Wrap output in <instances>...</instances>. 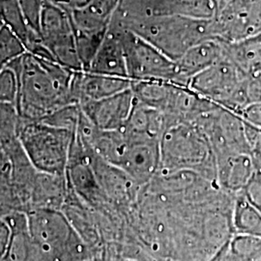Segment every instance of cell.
<instances>
[{
    "label": "cell",
    "mask_w": 261,
    "mask_h": 261,
    "mask_svg": "<svg viewBox=\"0 0 261 261\" xmlns=\"http://www.w3.org/2000/svg\"><path fill=\"white\" fill-rule=\"evenodd\" d=\"M7 66L18 79L16 107L21 119L40 121L63 107L76 105L71 94L74 71L28 53Z\"/></svg>",
    "instance_id": "6da1fadb"
},
{
    "label": "cell",
    "mask_w": 261,
    "mask_h": 261,
    "mask_svg": "<svg viewBox=\"0 0 261 261\" xmlns=\"http://www.w3.org/2000/svg\"><path fill=\"white\" fill-rule=\"evenodd\" d=\"M110 25L135 33L175 62L191 47L216 39L212 19L179 15L121 19L113 15Z\"/></svg>",
    "instance_id": "7a4b0ae2"
},
{
    "label": "cell",
    "mask_w": 261,
    "mask_h": 261,
    "mask_svg": "<svg viewBox=\"0 0 261 261\" xmlns=\"http://www.w3.org/2000/svg\"><path fill=\"white\" fill-rule=\"evenodd\" d=\"M160 155L159 172L190 170L216 183L214 153L195 125L178 123L168 127L160 140Z\"/></svg>",
    "instance_id": "3957f363"
},
{
    "label": "cell",
    "mask_w": 261,
    "mask_h": 261,
    "mask_svg": "<svg viewBox=\"0 0 261 261\" xmlns=\"http://www.w3.org/2000/svg\"><path fill=\"white\" fill-rule=\"evenodd\" d=\"M75 132L56 128L41 121L20 118L18 138L38 172L67 175L70 151Z\"/></svg>",
    "instance_id": "277c9868"
},
{
    "label": "cell",
    "mask_w": 261,
    "mask_h": 261,
    "mask_svg": "<svg viewBox=\"0 0 261 261\" xmlns=\"http://www.w3.org/2000/svg\"><path fill=\"white\" fill-rule=\"evenodd\" d=\"M247 76L227 56L195 75L188 87L199 96L238 115L249 107Z\"/></svg>",
    "instance_id": "5b68a950"
},
{
    "label": "cell",
    "mask_w": 261,
    "mask_h": 261,
    "mask_svg": "<svg viewBox=\"0 0 261 261\" xmlns=\"http://www.w3.org/2000/svg\"><path fill=\"white\" fill-rule=\"evenodd\" d=\"M109 28L121 41L132 82H166L187 86L175 61L130 31L112 25Z\"/></svg>",
    "instance_id": "8992f818"
},
{
    "label": "cell",
    "mask_w": 261,
    "mask_h": 261,
    "mask_svg": "<svg viewBox=\"0 0 261 261\" xmlns=\"http://www.w3.org/2000/svg\"><path fill=\"white\" fill-rule=\"evenodd\" d=\"M39 33L55 62L74 72L84 71L76 50L74 28L65 7L45 0Z\"/></svg>",
    "instance_id": "52a82bcc"
},
{
    "label": "cell",
    "mask_w": 261,
    "mask_h": 261,
    "mask_svg": "<svg viewBox=\"0 0 261 261\" xmlns=\"http://www.w3.org/2000/svg\"><path fill=\"white\" fill-rule=\"evenodd\" d=\"M215 37L231 44L261 34V0H224L212 18Z\"/></svg>",
    "instance_id": "ba28073f"
},
{
    "label": "cell",
    "mask_w": 261,
    "mask_h": 261,
    "mask_svg": "<svg viewBox=\"0 0 261 261\" xmlns=\"http://www.w3.org/2000/svg\"><path fill=\"white\" fill-rule=\"evenodd\" d=\"M193 125L205 136L215 159L232 153H251L244 120L234 112L219 106L203 114Z\"/></svg>",
    "instance_id": "9c48e42d"
},
{
    "label": "cell",
    "mask_w": 261,
    "mask_h": 261,
    "mask_svg": "<svg viewBox=\"0 0 261 261\" xmlns=\"http://www.w3.org/2000/svg\"><path fill=\"white\" fill-rule=\"evenodd\" d=\"M215 11L213 0H120L114 16L134 19L179 15L212 19Z\"/></svg>",
    "instance_id": "30bf717a"
},
{
    "label": "cell",
    "mask_w": 261,
    "mask_h": 261,
    "mask_svg": "<svg viewBox=\"0 0 261 261\" xmlns=\"http://www.w3.org/2000/svg\"><path fill=\"white\" fill-rule=\"evenodd\" d=\"M89 153L95 175L105 196L127 216L137 204L142 189L121 168L103 161L90 149Z\"/></svg>",
    "instance_id": "8fae6325"
},
{
    "label": "cell",
    "mask_w": 261,
    "mask_h": 261,
    "mask_svg": "<svg viewBox=\"0 0 261 261\" xmlns=\"http://www.w3.org/2000/svg\"><path fill=\"white\" fill-rule=\"evenodd\" d=\"M128 140L127 148L117 167L143 189L160 170V140Z\"/></svg>",
    "instance_id": "7c38bea8"
},
{
    "label": "cell",
    "mask_w": 261,
    "mask_h": 261,
    "mask_svg": "<svg viewBox=\"0 0 261 261\" xmlns=\"http://www.w3.org/2000/svg\"><path fill=\"white\" fill-rule=\"evenodd\" d=\"M136 103L132 89L103 100L81 105L82 112L96 128L102 130H121Z\"/></svg>",
    "instance_id": "4fadbf2b"
},
{
    "label": "cell",
    "mask_w": 261,
    "mask_h": 261,
    "mask_svg": "<svg viewBox=\"0 0 261 261\" xmlns=\"http://www.w3.org/2000/svg\"><path fill=\"white\" fill-rule=\"evenodd\" d=\"M130 79L97 75L89 72H75L71 88L74 103L81 106L109 98L132 87Z\"/></svg>",
    "instance_id": "5bb4252c"
},
{
    "label": "cell",
    "mask_w": 261,
    "mask_h": 261,
    "mask_svg": "<svg viewBox=\"0 0 261 261\" xmlns=\"http://www.w3.org/2000/svg\"><path fill=\"white\" fill-rule=\"evenodd\" d=\"M251 153H232L216 158V183L227 194L242 192L254 171Z\"/></svg>",
    "instance_id": "9a60e30c"
},
{
    "label": "cell",
    "mask_w": 261,
    "mask_h": 261,
    "mask_svg": "<svg viewBox=\"0 0 261 261\" xmlns=\"http://www.w3.org/2000/svg\"><path fill=\"white\" fill-rule=\"evenodd\" d=\"M120 0H93L83 9L68 10L75 32L106 34Z\"/></svg>",
    "instance_id": "2e32d148"
},
{
    "label": "cell",
    "mask_w": 261,
    "mask_h": 261,
    "mask_svg": "<svg viewBox=\"0 0 261 261\" xmlns=\"http://www.w3.org/2000/svg\"><path fill=\"white\" fill-rule=\"evenodd\" d=\"M167 128L168 120L164 113L136 101L121 130L128 140H160Z\"/></svg>",
    "instance_id": "e0dca14e"
},
{
    "label": "cell",
    "mask_w": 261,
    "mask_h": 261,
    "mask_svg": "<svg viewBox=\"0 0 261 261\" xmlns=\"http://www.w3.org/2000/svg\"><path fill=\"white\" fill-rule=\"evenodd\" d=\"M225 56L224 42L209 39L191 47L176 61L180 75L187 86L195 75L214 65Z\"/></svg>",
    "instance_id": "ac0fdd59"
},
{
    "label": "cell",
    "mask_w": 261,
    "mask_h": 261,
    "mask_svg": "<svg viewBox=\"0 0 261 261\" xmlns=\"http://www.w3.org/2000/svg\"><path fill=\"white\" fill-rule=\"evenodd\" d=\"M69 193L67 175H53L38 172L28 211L51 209L61 211Z\"/></svg>",
    "instance_id": "d6986e66"
},
{
    "label": "cell",
    "mask_w": 261,
    "mask_h": 261,
    "mask_svg": "<svg viewBox=\"0 0 261 261\" xmlns=\"http://www.w3.org/2000/svg\"><path fill=\"white\" fill-rule=\"evenodd\" d=\"M87 72L97 75L129 79L121 41L112 29H108Z\"/></svg>",
    "instance_id": "ffe728a7"
},
{
    "label": "cell",
    "mask_w": 261,
    "mask_h": 261,
    "mask_svg": "<svg viewBox=\"0 0 261 261\" xmlns=\"http://www.w3.org/2000/svg\"><path fill=\"white\" fill-rule=\"evenodd\" d=\"M182 86L166 82H133L130 89L138 103L168 115Z\"/></svg>",
    "instance_id": "44dd1931"
},
{
    "label": "cell",
    "mask_w": 261,
    "mask_h": 261,
    "mask_svg": "<svg viewBox=\"0 0 261 261\" xmlns=\"http://www.w3.org/2000/svg\"><path fill=\"white\" fill-rule=\"evenodd\" d=\"M224 44L225 56L245 75L261 74V34L240 42Z\"/></svg>",
    "instance_id": "7402d4cb"
},
{
    "label": "cell",
    "mask_w": 261,
    "mask_h": 261,
    "mask_svg": "<svg viewBox=\"0 0 261 261\" xmlns=\"http://www.w3.org/2000/svg\"><path fill=\"white\" fill-rule=\"evenodd\" d=\"M261 237L234 233L207 261H260Z\"/></svg>",
    "instance_id": "603a6c76"
},
{
    "label": "cell",
    "mask_w": 261,
    "mask_h": 261,
    "mask_svg": "<svg viewBox=\"0 0 261 261\" xmlns=\"http://www.w3.org/2000/svg\"><path fill=\"white\" fill-rule=\"evenodd\" d=\"M232 225L234 233L261 237V212L244 197L241 192L234 197Z\"/></svg>",
    "instance_id": "cb8c5ba5"
},
{
    "label": "cell",
    "mask_w": 261,
    "mask_h": 261,
    "mask_svg": "<svg viewBox=\"0 0 261 261\" xmlns=\"http://www.w3.org/2000/svg\"><path fill=\"white\" fill-rule=\"evenodd\" d=\"M82 110L79 105H69L40 120L56 128L76 132Z\"/></svg>",
    "instance_id": "d4e9b609"
},
{
    "label": "cell",
    "mask_w": 261,
    "mask_h": 261,
    "mask_svg": "<svg viewBox=\"0 0 261 261\" xmlns=\"http://www.w3.org/2000/svg\"><path fill=\"white\" fill-rule=\"evenodd\" d=\"M19 112L15 103H0V137H16L19 129Z\"/></svg>",
    "instance_id": "484cf974"
},
{
    "label": "cell",
    "mask_w": 261,
    "mask_h": 261,
    "mask_svg": "<svg viewBox=\"0 0 261 261\" xmlns=\"http://www.w3.org/2000/svg\"><path fill=\"white\" fill-rule=\"evenodd\" d=\"M17 96V75L9 66H5L0 70V103H12L16 105Z\"/></svg>",
    "instance_id": "4316f807"
},
{
    "label": "cell",
    "mask_w": 261,
    "mask_h": 261,
    "mask_svg": "<svg viewBox=\"0 0 261 261\" xmlns=\"http://www.w3.org/2000/svg\"><path fill=\"white\" fill-rule=\"evenodd\" d=\"M255 168L241 194L244 197L261 212V164H254Z\"/></svg>",
    "instance_id": "83f0119b"
},
{
    "label": "cell",
    "mask_w": 261,
    "mask_h": 261,
    "mask_svg": "<svg viewBox=\"0 0 261 261\" xmlns=\"http://www.w3.org/2000/svg\"><path fill=\"white\" fill-rule=\"evenodd\" d=\"M22 15L29 28L39 33L40 18L45 0H18Z\"/></svg>",
    "instance_id": "f1b7e54d"
},
{
    "label": "cell",
    "mask_w": 261,
    "mask_h": 261,
    "mask_svg": "<svg viewBox=\"0 0 261 261\" xmlns=\"http://www.w3.org/2000/svg\"><path fill=\"white\" fill-rule=\"evenodd\" d=\"M246 91L249 106L261 103V74L247 76Z\"/></svg>",
    "instance_id": "f546056e"
},
{
    "label": "cell",
    "mask_w": 261,
    "mask_h": 261,
    "mask_svg": "<svg viewBox=\"0 0 261 261\" xmlns=\"http://www.w3.org/2000/svg\"><path fill=\"white\" fill-rule=\"evenodd\" d=\"M240 116L244 121L261 128V103L250 105L241 112Z\"/></svg>",
    "instance_id": "4dcf8cb0"
},
{
    "label": "cell",
    "mask_w": 261,
    "mask_h": 261,
    "mask_svg": "<svg viewBox=\"0 0 261 261\" xmlns=\"http://www.w3.org/2000/svg\"><path fill=\"white\" fill-rule=\"evenodd\" d=\"M10 240H11V228L9 224L3 219L0 218V261L3 260L8 248H9Z\"/></svg>",
    "instance_id": "1f68e13d"
},
{
    "label": "cell",
    "mask_w": 261,
    "mask_h": 261,
    "mask_svg": "<svg viewBox=\"0 0 261 261\" xmlns=\"http://www.w3.org/2000/svg\"><path fill=\"white\" fill-rule=\"evenodd\" d=\"M92 1L93 0H68V5L66 7L71 9H83Z\"/></svg>",
    "instance_id": "d6a6232c"
},
{
    "label": "cell",
    "mask_w": 261,
    "mask_h": 261,
    "mask_svg": "<svg viewBox=\"0 0 261 261\" xmlns=\"http://www.w3.org/2000/svg\"><path fill=\"white\" fill-rule=\"evenodd\" d=\"M119 261H156L150 257L149 255L141 256V257H136V258H121Z\"/></svg>",
    "instance_id": "836d02e7"
},
{
    "label": "cell",
    "mask_w": 261,
    "mask_h": 261,
    "mask_svg": "<svg viewBox=\"0 0 261 261\" xmlns=\"http://www.w3.org/2000/svg\"><path fill=\"white\" fill-rule=\"evenodd\" d=\"M84 261H107L103 257H98V256H95V257H92V258H89V259H86V260Z\"/></svg>",
    "instance_id": "e575fe53"
},
{
    "label": "cell",
    "mask_w": 261,
    "mask_h": 261,
    "mask_svg": "<svg viewBox=\"0 0 261 261\" xmlns=\"http://www.w3.org/2000/svg\"><path fill=\"white\" fill-rule=\"evenodd\" d=\"M3 27H4V25H3V23H2V21H1V20H0V29H1V28H3Z\"/></svg>",
    "instance_id": "d590c367"
},
{
    "label": "cell",
    "mask_w": 261,
    "mask_h": 261,
    "mask_svg": "<svg viewBox=\"0 0 261 261\" xmlns=\"http://www.w3.org/2000/svg\"><path fill=\"white\" fill-rule=\"evenodd\" d=\"M261 261V260H260Z\"/></svg>",
    "instance_id": "8d00e7d4"
}]
</instances>
